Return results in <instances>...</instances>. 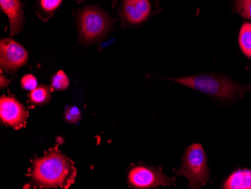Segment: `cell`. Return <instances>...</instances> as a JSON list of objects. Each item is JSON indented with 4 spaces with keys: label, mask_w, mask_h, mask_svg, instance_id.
<instances>
[{
    "label": "cell",
    "mask_w": 251,
    "mask_h": 189,
    "mask_svg": "<svg viewBox=\"0 0 251 189\" xmlns=\"http://www.w3.org/2000/svg\"><path fill=\"white\" fill-rule=\"evenodd\" d=\"M76 175L73 161L63 155L56 146L43 157L34 159L28 176L32 186L38 189H68L75 183Z\"/></svg>",
    "instance_id": "1"
},
{
    "label": "cell",
    "mask_w": 251,
    "mask_h": 189,
    "mask_svg": "<svg viewBox=\"0 0 251 189\" xmlns=\"http://www.w3.org/2000/svg\"><path fill=\"white\" fill-rule=\"evenodd\" d=\"M172 80L203 94L221 99L234 98L251 89V86L244 87L219 75H197Z\"/></svg>",
    "instance_id": "2"
},
{
    "label": "cell",
    "mask_w": 251,
    "mask_h": 189,
    "mask_svg": "<svg viewBox=\"0 0 251 189\" xmlns=\"http://www.w3.org/2000/svg\"><path fill=\"white\" fill-rule=\"evenodd\" d=\"M77 25L80 42L90 45L99 42L108 34L113 20L102 8L87 5L77 12Z\"/></svg>",
    "instance_id": "3"
},
{
    "label": "cell",
    "mask_w": 251,
    "mask_h": 189,
    "mask_svg": "<svg viewBox=\"0 0 251 189\" xmlns=\"http://www.w3.org/2000/svg\"><path fill=\"white\" fill-rule=\"evenodd\" d=\"M177 175L187 177L191 189H200L209 183L210 170L201 144H193L186 150Z\"/></svg>",
    "instance_id": "4"
},
{
    "label": "cell",
    "mask_w": 251,
    "mask_h": 189,
    "mask_svg": "<svg viewBox=\"0 0 251 189\" xmlns=\"http://www.w3.org/2000/svg\"><path fill=\"white\" fill-rule=\"evenodd\" d=\"M112 5L124 26L144 23L160 7L158 0H114Z\"/></svg>",
    "instance_id": "5"
},
{
    "label": "cell",
    "mask_w": 251,
    "mask_h": 189,
    "mask_svg": "<svg viewBox=\"0 0 251 189\" xmlns=\"http://www.w3.org/2000/svg\"><path fill=\"white\" fill-rule=\"evenodd\" d=\"M27 51L14 39H3L0 42V66L1 71L16 73L18 69L28 61Z\"/></svg>",
    "instance_id": "6"
},
{
    "label": "cell",
    "mask_w": 251,
    "mask_h": 189,
    "mask_svg": "<svg viewBox=\"0 0 251 189\" xmlns=\"http://www.w3.org/2000/svg\"><path fill=\"white\" fill-rule=\"evenodd\" d=\"M176 178L169 177L159 170L145 166L131 169L128 175V183L133 189H151L159 186L174 184Z\"/></svg>",
    "instance_id": "7"
},
{
    "label": "cell",
    "mask_w": 251,
    "mask_h": 189,
    "mask_svg": "<svg viewBox=\"0 0 251 189\" xmlns=\"http://www.w3.org/2000/svg\"><path fill=\"white\" fill-rule=\"evenodd\" d=\"M0 117L2 123L19 130L26 126L28 112L15 97L2 96L0 100Z\"/></svg>",
    "instance_id": "8"
},
{
    "label": "cell",
    "mask_w": 251,
    "mask_h": 189,
    "mask_svg": "<svg viewBox=\"0 0 251 189\" xmlns=\"http://www.w3.org/2000/svg\"><path fill=\"white\" fill-rule=\"evenodd\" d=\"M0 5L10 22V36L22 30L25 25V14L21 0H0Z\"/></svg>",
    "instance_id": "9"
},
{
    "label": "cell",
    "mask_w": 251,
    "mask_h": 189,
    "mask_svg": "<svg viewBox=\"0 0 251 189\" xmlns=\"http://www.w3.org/2000/svg\"><path fill=\"white\" fill-rule=\"evenodd\" d=\"M226 189H251V170H238L232 173L224 185Z\"/></svg>",
    "instance_id": "10"
},
{
    "label": "cell",
    "mask_w": 251,
    "mask_h": 189,
    "mask_svg": "<svg viewBox=\"0 0 251 189\" xmlns=\"http://www.w3.org/2000/svg\"><path fill=\"white\" fill-rule=\"evenodd\" d=\"M63 0H36V12L41 19L48 21L53 16Z\"/></svg>",
    "instance_id": "11"
},
{
    "label": "cell",
    "mask_w": 251,
    "mask_h": 189,
    "mask_svg": "<svg viewBox=\"0 0 251 189\" xmlns=\"http://www.w3.org/2000/svg\"><path fill=\"white\" fill-rule=\"evenodd\" d=\"M50 87L44 84L38 86L28 94L29 102L35 106L48 104L50 101Z\"/></svg>",
    "instance_id": "12"
},
{
    "label": "cell",
    "mask_w": 251,
    "mask_h": 189,
    "mask_svg": "<svg viewBox=\"0 0 251 189\" xmlns=\"http://www.w3.org/2000/svg\"><path fill=\"white\" fill-rule=\"evenodd\" d=\"M239 46L247 57L251 58V24L245 23L239 33Z\"/></svg>",
    "instance_id": "13"
},
{
    "label": "cell",
    "mask_w": 251,
    "mask_h": 189,
    "mask_svg": "<svg viewBox=\"0 0 251 189\" xmlns=\"http://www.w3.org/2000/svg\"><path fill=\"white\" fill-rule=\"evenodd\" d=\"M70 79L64 72H57L51 79V85L55 90L63 91L70 86Z\"/></svg>",
    "instance_id": "14"
},
{
    "label": "cell",
    "mask_w": 251,
    "mask_h": 189,
    "mask_svg": "<svg viewBox=\"0 0 251 189\" xmlns=\"http://www.w3.org/2000/svg\"><path fill=\"white\" fill-rule=\"evenodd\" d=\"M235 6L241 16L251 20V0H235Z\"/></svg>",
    "instance_id": "15"
},
{
    "label": "cell",
    "mask_w": 251,
    "mask_h": 189,
    "mask_svg": "<svg viewBox=\"0 0 251 189\" xmlns=\"http://www.w3.org/2000/svg\"><path fill=\"white\" fill-rule=\"evenodd\" d=\"M64 118L69 123H77L81 118V112L77 107H67L65 111Z\"/></svg>",
    "instance_id": "16"
},
{
    "label": "cell",
    "mask_w": 251,
    "mask_h": 189,
    "mask_svg": "<svg viewBox=\"0 0 251 189\" xmlns=\"http://www.w3.org/2000/svg\"><path fill=\"white\" fill-rule=\"evenodd\" d=\"M21 87L26 91H32L38 87V81L36 78L31 74L25 75L21 79Z\"/></svg>",
    "instance_id": "17"
},
{
    "label": "cell",
    "mask_w": 251,
    "mask_h": 189,
    "mask_svg": "<svg viewBox=\"0 0 251 189\" xmlns=\"http://www.w3.org/2000/svg\"><path fill=\"white\" fill-rule=\"evenodd\" d=\"M0 84H1V87L3 88V87H6L8 84H9V80L5 77L3 75V72L1 71V75H0Z\"/></svg>",
    "instance_id": "18"
}]
</instances>
